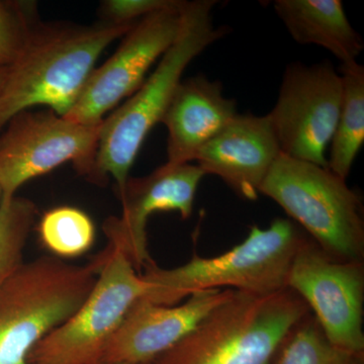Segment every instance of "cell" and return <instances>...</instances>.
<instances>
[{
	"mask_svg": "<svg viewBox=\"0 0 364 364\" xmlns=\"http://www.w3.org/2000/svg\"><path fill=\"white\" fill-rule=\"evenodd\" d=\"M136 23L100 21L82 26L38 21L18 58L7 68L0 91V131L16 114L35 107L65 117L102 53Z\"/></svg>",
	"mask_w": 364,
	"mask_h": 364,
	"instance_id": "cell-1",
	"label": "cell"
},
{
	"mask_svg": "<svg viewBox=\"0 0 364 364\" xmlns=\"http://www.w3.org/2000/svg\"><path fill=\"white\" fill-rule=\"evenodd\" d=\"M214 0L184 1L178 36L156 69L138 90L100 124L97 153L102 181L112 176L116 191L124 188L146 136L160 123L186 67L210 46L223 39L229 28L215 26Z\"/></svg>",
	"mask_w": 364,
	"mask_h": 364,
	"instance_id": "cell-2",
	"label": "cell"
},
{
	"mask_svg": "<svg viewBox=\"0 0 364 364\" xmlns=\"http://www.w3.org/2000/svg\"><path fill=\"white\" fill-rule=\"evenodd\" d=\"M310 313L289 287L268 294L233 289L193 331L149 364H269Z\"/></svg>",
	"mask_w": 364,
	"mask_h": 364,
	"instance_id": "cell-3",
	"label": "cell"
},
{
	"mask_svg": "<svg viewBox=\"0 0 364 364\" xmlns=\"http://www.w3.org/2000/svg\"><path fill=\"white\" fill-rule=\"evenodd\" d=\"M308 237L291 219L279 218L267 229L253 226L245 240L221 255H193L186 264L171 269L151 263L141 273L149 284L142 298L157 305L176 306L205 289L277 293L287 289L294 256Z\"/></svg>",
	"mask_w": 364,
	"mask_h": 364,
	"instance_id": "cell-4",
	"label": "cell"
},
{
	"mask_svg": "<svg viewBox=\"0 0 364 364\" xmlns=\"http://www.w3.org/2000/svg\"><path fill=\"white\" fill-rule=\"evenodd\" d=\"M107 256V248L83 265L40 256L0 286V364H28L33 347L85 303Z\"/></svg>",
	"mask_w": 364,
	"mask_h": 364,
	"instance_id": "cell-5",
	"label": "cell"
},
{
	"mask_svg": "<svg viewBox=\"0 0 364 364\" xmlns=\"http://www.w3.org/2000/svg\"><path fill=\"white\" fill-rule=\"evenodd\" d=\"M328 255L363 262V198L328 167L280 154L259 188Z\"/></svg>",
	"mask_w": 364,
	"mask_h": 364,
	"instance_id": "cell-6",
	"label": "cell"
},
{
	"mask_svg": "<svg viewBox=\"0 0 364 364\" xmlns=\"http://www.w3.org/2000/svg\"><path fill=\"white\" fill-rule=\"evenodd\" d=\"M100 124L75 123L48 109L11 117L0 131V200L66 162L91 183L104 186L97 166Z\"/></svg>",
	"mask_w": 364,
	"mask_h": 364,
	"instance_id": "cell-7",
	"label": "cell"
},
{
	"mask_svg": "<svg viewBox=\"0 0 364 364\" xmlns=\"http://www.w3.org/2000/svg\"><path fill=\"white\" fill-rule=\"evenodd\" d=\"M107 249L109 256L90 296L33 347L28 364H100L129 309L149 289L123 252Z\"/></svg>",
	"mask_w": 364,
	"mask_h": 364,
	"instance_id": "cell-8",
	"label": "cell"
},
{
	"mask_svg": "<svg viewBox=\"0 0 364 364\" xmlns=\"http://www.w3.org/2000/svg\"><path fill=\"white\" fill-rule=\"evenodd\" d=\"M342 100V79L331 62L287 65L279 97L268 114L280 153L294 159L328 167Z\"/></svg>",
	"mask_w": 364,
	"mask_h": 364,
	"instance_id": "cell-9",
	"label": "cell"
},
{
	"mask_svg": "<svg viewBox=\"0 0 364 364\" xmlns=\"http://www.w3.org/2000/svg\"><path fill=\"white\" fill-rule=\"evenodd\" d=\"M287 287L313 311L333 345L364 355L363 262L335 259L308 237L294 256Z\"/></svg>",
	"mask_w": 364,
	"mask_h": 364,
	"instance_id": "cell-10",
	"label": "cell"
},
{
	"mask_svg": "<svg viewBox=\"0 0 364 364\" xmlns=\"http://www.w3.org/2000/svg\"><path fill=\"white\" fill-rule=\"evenodd\" d=\"M184 1L145 16L124 36L116 53L90 78L66 119L86 126L102 123L124 98L131 97L146 80L148 71L171 47L178 36Z\"/></svg>",
	"mask_w": 364,
	"mask_h": 364,
	"instance_id": "cell-11",
	"label": "cell"
},
{
	"mask_svg": "<svg viewBox=\"0 0 364 364\" xmlns=\"http://www.w3.org/2000/svg\"><path fill=\"white\" fill-rule=\"evenodd\" d=\"M198 165L166 162L149 176L129 177L116 191L122 203L121 217H109L104 232L109 247L121 251L136 272L154 262L148 251L147 223L156 212L173 210L186 220L193 215L196 191L205 176Z\"/></svg>",
	"mask_w": 364,
	"mask_h": 364,
	"instance_id": "cell-12",
	"label": "cell"
},
{
	"mask_svg": "<svg viewBox=\"0 0 364 364\" xmlns=\"http://www.w3.org/2000/svg\"><path fill=\"white\" fill-rule=\"evenodd\" d=\"M232 291H196L178 306L136 299L105 347L100 364H149L193 331Z\"/></svg>",
	"mask_w": 364,
	"mask_h": 364,
	"instance_id": "cell-13",
	"label": "cell"
},
{
	"mask_svg": "<svg viewBox=\"0 0 364 364\" xmlns=\"http://www.w3.org/2000/svg\"><path fill=\"white\" fill-rule=\"evenodd\" d=\"M280 153L269 117L237 114L198 151V166L218 176L237 196L256 200Z\"/></svg>",
	"mask_w": 364,
	"mask_h": 364,
	"instance_id": "cell-14",
	"label": "cell"
},
{
	"mask_svg": "<svg viewBox=\"0 0 364 364\" xmlns=\"http://www.w3.org/2000/svg\"><path fill=\"white\" fill-rule=\"evenodd\" d=\"M237 114L236 102L225 97L221 83L203 75L182 80L160 121L168 132L167 162L195 161L198 151Z\"/></svg>",
	"mask_w": 364,
	"mask_h": 364,
	"instance_id": "cell-15",
	"label": "cell"
},
{
	"mask_svg": "<svg viewBox=\"0 0 364 364\" xmlns=\"http://www.w3.org/2000/svg\"><path fill=\"white\" fill-rule=\"evenodd\" d=\"M273 9L299 44L324 48L341 64L358 61L363 51L340 0H275Z\"/></svg>",
	"mask_w": 364,
	"mask_h": 364,
	"instance_id": "cell-16",
	"label": "cell"
},
{
	"mask_svg": "<svg viewBox=\"0 0 364 364\" xmlns=\"http://www.w3.org/2000/svg\"><path fill=\"white\" fill-rule=\"evenodd\" d=\"M342 100L328 168L346 179L364 143V67L358 61L340 65Z\"/></svg>",
	"mask_w": 364,
	"mask_h": 364,
	"instance_id": "cell-17",
	"label": "cell"
},
{
	"mask_svg": "<svg viewBox=\"0 0 364 364\" xmlns=\"http://www.w3.org/2000/svg\"><path fill=\"white\" fill-rule=\"evenodd\" d=\"M38 232L43 245L61 259L87 252L95 239V224L90 218L73 207H58L46 212Z\"/></svg>",
	"mask_w": 364,
	"mask_h": 364,
	"instance_id": "cell-18",
	"label": "cell"
},
{
	"mask_svg": "<svg viewBox=\"0 0 364 364\" xmlns=\"http://www.w3.org/2000/svg\"><path fill=\"white\" fill-rule=\"evenodd\" d=\"M38 215L28 198L0 200V286L25 263L23 252Z\"/></svg>",
	"mask_w": 364,
	"mask_h": 364,
	"instance_id": "cell-19",
	"label": "cell"
},
{
	"mask_svg": "<svg viewBox=\"0 0 364 364\" xmlns=\"http://www.w3.org/2000/svg\"><path fill=\"white\" fill-rule=\"evenodd\" d=\"M282 347L277 364H364V355L333 345L311 314L296 326Z\"/></svg>",
	"mask_w": 364,
	"mask_h": 364,
	"instance_id": "cell-20",
	"label": "cell"
},
{
	"mask_svg": "<svg viewBox=\"0 0 364 364\" xmlns=\"http://www.w3.org/2000/svg\"><path fill=\"white\" fill-rule=\"evenodd\" d=\"M38 21L33 2L0 0V66L16 61Z\"/></svg>",
	"mask_w": 364,
	"mask_h": 364,
	"instance_id": "cell-21",
	"label": "cell"
},
{
	"mask_svg": "<svg viewBox=\"0 0 364 364\" xmlns=\"http://www.w3.org/2000/svg\"><path fill=\"white\" fill-rule=\"evenodd\" d=\"M178 0H105L100 6V16L105 23H136L145 16L176 6Z\"/></svg>",
	"mask_w": 364,
	"mask_h": 364,
	"instance_id": "cell-22",
	"label": "cell"
},
{
	"mask_svg": "<svg viewBox=\"0 0 364 364\" xmlns=\"http://www.w3.org/2000/svg\"><path fill=\"white\" fill-rule=\"evenodd\" d=\"M7 68L9 67L0 66V91H1L2 86H4V81H6Z\"/></svg>",
	"mask_w": 364,
	"mask_h": 364,
	"instance_id": "cell-23",
	"label": "cell"
},
{
	"mask_svg": "<svg viewBox=\"0 0 364 364\" xmlns=\"http://www.w3.org/2000/svg\"><path fill=\"white\" fill-rule=\"evenodd\" d=\"M0 200H1V189H0Z\"/></svg>",
	"mask_w": 364,
	"mask_h": 364,
	"instance_id": "cell-24",
	"label": "cell"
}]
</instances>
